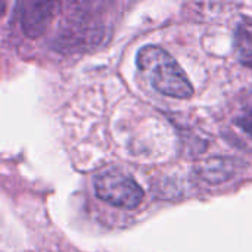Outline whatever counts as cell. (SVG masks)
I'll return each mask as SVG.
<instances>
[{"instance_id": "6da1fadb", "label": "cell", "mask_w": 252, "mask_h": 252, "mask_svg": "<svg viewBox=\"0 0 252 252\" xmlns=\"http://www.w3.org/2000/svg\"><path fill=\"white\" fill-rule=\"evenodd\" d=\"M136 65L157 92L177 99H188L193 94V87L188 75L176 59L162 47H142L137 53Z\"/></svg>"}, {"instance_id": "7a4b0ae2", "label": "cell", "mask_w": 252, "mask_h": 252, "mask_svg": "<svg viewBox=\"0 0 252 252\" xmlns=\"http://www.w3.org/2000/svg\"><path fill=\"white\" fill-rule=\"evenodd\" d=\"M94 193L103 202L124 210H134L143 201V189L139 183L121 170L109 168L93 180Z\"/></svg>"}, {"instance_id": "3957f363", "label": "cell", "mask_w": 252, "mask_h": 252, "mask_svg": "<svg viewBox=\"0 0 252 252\" xmlns=\"http://www.w3.org/2000/svg\"><path fill=\"white\" fill-rule=\"evenodd\" d=\"M58 7L59 4L56 1L25 0L18 3V16L22 32L30 38L40 37L53 19Z\"/></svg>"}, {"instance_id": "277c9868", "label": "cell", "mask_w": 252, "mask_h": 252, "mask_svg": "<svg viewBox=\"0 0 252 252\" xmlns=\"http://www.w3.org/2000/svg\"><path fill=\"white\" fill-rule=\"evenodd\" d=\"M236 53L242 65L252 68V18L244 16L235 31Z\"/></svg>"}, {"instance_id": "5b68a950", "label": "cell", "mask_w": 252, "mask_h": 252, "mask_svg": "<svg viewBox=\"0 0 252 252\" xmlns=\"http://www.w3.org/2000/svg\"><path fill=\"white\" fill-rule=\"evenodd\" d=\"M233 173H235V167L226 158H213V159L207 161L205 164H202L199 168L201 177L205 182L213 183V185L223 183L224 180H229L233 176Z\"/></svg>"}, {"instance_id": "8992f818", "label": "cell", "mask_w": 252, "mask_h": 252, "mask_svg": "<svg viewBox=\"0 0 252 252\" xmlns=\"http://www.w3.org/2000/svg\"><path fill=\"white\" fill-rule=\"evenodd\" d=\"M236 124L241 127V130H244L248 136L252 137V105L236 118Z\"/></svg>"}]
</instances>
